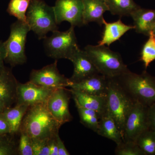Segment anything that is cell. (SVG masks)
Returning <instances> with one entry per match:
<instances>
[{
    "label": "cell",
    "mask_w": 155,
    "mask_h": 155,
    "mask_svg": "<svg viewBox=\"0 0 155 155\" xmlns=\"http://www.w3.org/2000/svg\"><path fill=\"white\" fill-rule=\"evenodd\" d=\"M61 127L48 109L47 103H42L28 107L19 131L31 139H50L59 134Z\"/></svg>",
    "instance_id": "6da1fadb"
},
{
    "label": "cell",
    "mask_w": 155,
    "mask_h": 155,
    "mask_svg": "<svg viewBox=\"0 0 155 155\" xmlns=\"http://www.w3.org/2000/svg\"><path fill=\"white\" fill-rule=\"evenodd\" d=\"M116 78L135 102L147 107L155 103V77L146 70L140 74L129 70Z\"/></svg>",
    "instance_id": "7a4b0ae2"
},
{
    "label": "cell",
    "mask_w": 155,
    "mask_h": 155,
    "mask_svg": "<svg viewBox=\"0 0 155 155\" xmlns=\"http://www.w3.org/2000/svg\"><path fill=\"white\" fill-rule=\"evenodd\" d=\"M100 74L109 78L119 77L129 71L118 52L106 45H87L84 49Z\"/></svg>",
    "instance_id": "3957f363"
},
{
    "label": "cell",
    "mask_w": 155,
    "mask_h": 155,
    "mask_svg": "<svg viewBox=\"0 0 155 155\" xmlns=\"http://www.w3.org/2000/svg\"><path fill=\"white\" fill-rule=\"evenodd\" d=\"M26 21L30 31H33L39 40L45 38L49 32L58 30L54 8L42 0H31Z\"/></svg>",
    "instance_id": "277c9868"
},
{
    "label": "cell",
    "mask_w": 155,
    "mask_h": 155,
    "mask_svg": "<svg viewBox=\"0 0 155 155\" xmlns=\"http://www.w3.org/2000/svg\"><path fill=\"white\" fill-rule=\"evenodd\" d=\"M107 97V110L122 136L125 120L136 102L116 78H109Z\"/></svg>",
    "instance_id": "5b68a950"
},
{
    "label": "cell",
    "mask_w": 155,
    "mask_h": 155,
    "mask_svg": "<svg viewBox=\"0 0 155 155\" xmlns=\"http://www.w3.org/2000/svg\"><path fill=\"white\" fill-rule=\"evenodd\" d=\"M74 28L71 26L66 31H55L51 36L44 39L45 51L48 57L56 60L66 59L70 61L80 49Z\"/></svg>",
    "instance_id": "8992f818"
},
{
    "label": "cell",
    "mask_w": 155,
    "mask_h": 155,
    "mask_svg": "<svg viewBox=\"0 0 155 155\" xmlns=\"http://www.w3.org/2000/svg\"><path fill=\"white\" fill-rule=\"evenodd\" d=\"M30 31L26 22L17 20L11 26L8 38L5 41L6 56L5 62L12 67L26 63L25 43L27 34Z\"/></svg>",
    "instance_id": "52a82bcc"
},
{
    "label": "cell",
    "mask_w": 155,
    "mask_h": 155,
    "mask_svg": "<svg viewBox=\"0 0 155 155\" xmlns=\"http://www.w3.org/2000/svg\"><path fill=\"white\" fill-rule=\"evenodd\" d=\"M148 109V107L136 102L125 121L123 141L135 142L139 136L149 128Z\"/></svg>",
    "instance_id": "ba28073f"
},
{
    "label": "cell",
    "mask_w": 155,
    "mask_h": 155,
    "mask_svg": "<svg viewBox=\"0 0 155 155\" xmlns=\"http://www.w3.org/2000/svg\"><path fill=\"white\" fill-rule=\"evenodd\" d=\"M57 60L53 64L41 69L32 70L29 81L36 85L56 89L69 87L72 82L69 78L61 74L57 67Z\"/></svg>",
    "instance_id": "9c48e42d"
},
{
    "label": "cell",
    "mask_w": 155,
    "mask_h": 155,
    "mask_svg": "<svg viewBox=\"0 0 155 155\" xmlns=\"http://www.w3.org/2000/svg\"><path fill=\"white\" fill-rule=\"evenodd\" d=\"M55 89L36 85L29 81L24 84L18 82L16 105L30 107L37 104L47 103Z\"/></svg>",
    "instance_id": "30bf717a"
},
{
    "label": "cell",
    "mask_w": 155,
    "mask_h": 155,
    "mask_svg": "<svg viewBox=\"0 0 155 155\" xmlns=\"http://www.w3.org/2000/svg\"><path fill=\"white\" fill-rule=\"evenodd\" d=\"M53 8L58 24L67 21L74 27L83 26L82 0H57Z\"/></svg>",
    "instance_id": "8fae6325"
},
{
    "label": "cell",
    "mask_w": 155,
    "mask_h": 155,
    "mask_svg": "<svg viewBox=\"0 0 155 155\" xmlns=\"http://www.w3.org/2000/svg\"><path fill=\"white\" fill-rule=\"evenodd\" d=\"M70 96L65 87L56 89L47 102L50 113L61 126L72 121L69 110Z\"/></svg>",
    "instance_id": "7c38bea8"
},
{
    "label": "cell",
    "mask_w": 155,
    "mask_h": 155,
    "mask_svg": "<svg viewBox=\"0 0 155 155\" xmlns=\"http://www.w3.org/2000/svg\"><path fill=\"white\" fill-rule=\"evenodd\" d=\"M70 61L74 65L73 74L69 78L72 83L78 82L99 73L84 50L79 49Z\"/></svg>",
    "instance_id": "4fadbf2b"
},
{
    "label": "cell",
    "mask_w": 155,
    "mask_h": 155,
    "mask_svg": "<svg viewBox=\"0 0 155 155\" xmlns=\"http://www.w3.org/2000/svg\"><path fill=\"white\" fill-rule=\"evenodd\" d=\"M109 78L101 74H95L77 82L71 84V89L87 94L107 96Z\"/></svg>",
    "instance_id": "5bb4252c"
},
{
    "label": "cell",
    "mask_w": 155,
    "mask_h": 155,
    "mask_svg": "<svg viewBox=\"0 0 155 155\" xmlns=\"http://www.w3.org/2000/svg\"><path fill=\"white\" fill-rule=\"evenodd\" d=\"M75 105L95 111L101 116L107 111V96L94 95L70 89Z\"/></svg>",
    "instance_id": "9a60e30c"
},
{
    "label": "cell",
    "mask_w": 155,
    "mask_h": 155,
    "mask_svg": "<svg viewBox=\"0 0 155 155\" xmlns=\"http://www.w3.org/2000/svg\"><path fill=\"white\" fill-rule=\"evenodd\" d=\"M83 4V23L87 25L95 22L100 26L104 20V14L109 11L105 0H82Z\"/></svg>",
    "instance_id": "2e32d148"
},
{
    "label": "cell",
    "mask_w": 155,
    "mask_h": 155,
    "mask_svg": "<svg viewBox=\"0 0 155 155\" xmlns=\"http://www.w3.org/2000/svg\"><path fill=\"white\" fill-rule=\"evenodd\" d=\"M18 82L11 70L4 67L0 72V100L11 106L16 101Z\"/></svg>",
    "instance_id": "e0dca14e"
},
{
    "label": "cell",
    "mask_w": 155,
    "mask_h": 155,
    "mask_svg": "<svg viewBox=\"0 0 155 155\" xmlns=\"http://www.w3.org/2000/svg\"><path fill=\"white\" fill-rule=\"evenodd\" d=\"M134 27L136 32L148 36L155 25V10L141 7L131 14Z\"/></svg>",
    "instance_id": "ac0fdd59"
},
{
    "label": "cell",
    "mask_w": 155,
    "mask_h": 155,
    "mask_svg": "<svg viewBox=\"0 0 155 155\" xmlns=\"http://www.w3.org/2000/svg\"><path fill=\"white\" fill-rule=\"evenodd\" d=\"M103 24L104 28L102 37L98 44L101 45H107L109 47L112 43L120 39L128 31L134 29L133 25L125 24L121 19L112 22H107L104 19Z\"/></svg>",
    "instance_id": "d6986e66"
},
{
    "label": "cell",
    "mask_w": 155,
    "mask_h": 155,
    "mask_svg": "<svg viewBox=\"0 0 155 155\" xmlns=\"http://www.w3.org/2000/svg\"><path fill=\"white\" fill-rule=\"evenodd\" d=\"M97 133L113 140L116 144L123 141L122 133L108 110L100 119Z\"/></svg>",
    "instance_id": "ffe728a7"
},
{
    "label": "cell",
    "mask_w": 155,
    "mask_h": 155,
    "mask_svg": "<svg viewBox=\"0 0 155 155\" xmlns=\"http://www.w3.org/2000/svg\"><path fill=\"white\" fill-rule=\"evenodd\" d=\"M28 107L26 106L16 105L14 107L7 108L1 113L8 124L10 135H14L19 131L22 120Z\"/></svg>",
    "instance_id": "44dd1931"
},
{
    "label": "cell",
    "mask_w": 155,
    "mask_h": 155,
    "mask_svg": "<svg viewBox=\"0 0 155 155\" xmlns=\"http://www.w3.org/2000/svg\"><path fill=\"white\" fill-rule=\"evenodd\" d=\"M109 11L113 15L120 17L130 16L137 9L140 8L134 0H105Z\"/></svg>",
    "instance_id": "7402d4cb"
},
{
    "label": "cell",
    "mask_w": 155,
    "mask_h": 155,
    "mask_svg": "<svg viewBox=\"0 0 155 155\" xmlns=\"http://www.w3.org/2000/svg\"><path fill=\"white\" fill-rule=\"evenodd\" d=\"M76 105L81 122L85 127L97 133L101 116L95 111Z\"/></svg>",
    "instance_id": "603a6c76"
},
{
    "label": "cell",
    "mask_w": 155,
    "mask_h": 155,
    "mask_svg": "<svg viewBox=\"0 0 155 155\" xmlns=\"http://www.w3.org/2000/svg\"><path fill=\"white\" fill-rule=\"evenodd\" d=\"M135 142L145 155H155V131L148 128L140 134Z\"/></svg>",
    "instance_id": "cb8c5ba5"
},
{
    "label": "cell",
    "mask_w": 155,
    "mask_h": 155,
    "mask_svg": "<svg viewBox=\"0 0 155 155\" xmlns=\"http://www.w3.org/2000/svg\"><path fill=\"white\" fill-rule=\"evenodd\" d=\"M31 0H11L7 12L17 20L26 22V14Z\"/></svg>",
    "instance_id": "d4e9b609"
},
{
    "label": "cell",
    "mask_w": 155,
    "mask_h": 155,
    "mask_svg": "<svg viewBox=\"0 0 155 155\" xmlns=\"http://www.w3.org/2000/svg\"><path fill=\"white\" fill-rule=\"evenodd\" d=\"M148 37L140 53V60L143 62L146 69L155 60V35L152 31Z\"/></svg>",
    "instance_id": "484cf974"
},
{
    "label": "cell",
    "mask_w": 155,
    "mask_h": 155,
    "mask_svg": "<svg viewBox=\"0 0 155 155\" xmlns=\"http://www.w3.org/2000/svg\"><path fill=\"white\" fill-rule=\"evenodd\" d=\"M115 153L117 155H145L133 141H123L117 144Z\"/></svg>",
    "instance_id": "4316f807"
},
{
    "label": "cell",
    "mask_w": 155,
    "mask_h": 155,
    "mask_svg": "<svg viewBox=\"0 0 155 155\" xmlns=\"http://www.w3.org/2000/svg\"><path fill=\"white\" fill-rule=\"evenodd\" d=\"M18 152L19 155H33L31 139L26 134L20 132Z\"/></svg>",
    "instance_id": "83f0119b"
},
{
    "label": "cell",
    "mask_w": 155,
    "mask_h": 155,
    "mask_svg": "<svg viewBox=\"0 0 155 155\" xmlns=\"http://www.w3.org/2000/svg\"><path fill=\"white\" fill-rule=\"evenodd\" d=\"M8 134H0V155H14L15 153L14 143Z\"/></svg>",
    "instance_id": "f1b7e54d"
},
{
    "label": "cell",
    "mask_w": 155,
    "mask_h": 155,
    "mask_svg": "<svg viewBox=\"0 0 155 155\" xmlns=\"http://www.w3.org/2000/svg\"><path fill=\"white\" fill-rule=\"evenodd\" d=\"M31 140L33 155H50L49 139Z\"/></svg>",
    "instance_id": "f546056e"
},
{
    "label": "cell",
    "mask_w": 155,
    "mask_h": 155,
    "mask_svg": "<svg viewBox=\"0 0 155 155\" xmlns=\"http://www.w3.org/2000/svg\"><path fill=\"white\" fill-rule=\"evenodd\" d=\"M149 128L155 131V103L148 109Z\"/></svg>",
    "instance_id": "4dcf8cb0"
},
{
    "label": "cell",
    "mask_w": 155,
    "mask_h": 155,
    "mask_svg": "<svg viewBox=\"0 0 155 155\" xmlns=\"http://www.w3.org/2000/svg\"><path fill=\"white\" fill-rule=\"evenodd\" d=\"M10 134V128L8 122L0 114V134Z\"/></svg>",
    "instance_id": "1f68e13d"
},
{
    "label": "cell",
    "mask_w": 155,
    "mask_h": 155,
    "mask_svg": "<svg viewBox=\"0 0 155 155\" xmlns=\"http://www.w3.org/2000/svg\"><path fill=\"white\" fill-rule=\"evenodd\" d=\"M56 137H57V143H58V155H70L64 143L61 139V137L59 136V134H57Z\"/></svg>",
    "instance_id": "d6a6232c"
},
{
    "label": "cell",
    "mask_w": 155,
    "mask_h": 155,
    "mask_svg": "<svg viewBox=\"0 0 155 155\" xmlns=\"http://www.w3.org/2000/svg\"><path fill=\"white\" fill-rule=\"evenodd\" d=\"M56 136L50 139L49 140L50 155H58V143Z\"/></svg>",
    "instance_id": "836d02e7"
},
{
    "label": "cell",
    "mask_w": 155,
    "mask_h": 155,
    "mask_svg": "<svg viewBox=\"0 0 155 155\" xmlns=\"http://www.w3.org/2000/svg\"><path fill=\"white\" fill-rule=\"evenodd\" d=\"M6 56L5 47V42L0 41V72L4 67V62L5 61Z\"/></svg>",
    "instance_id": "e575fe53"
},
{
    "label": "cell",
    "mask_w": 155,
    "mask_h": 155,
    "mask_svg": "<svg viewBox=\"0 0 155 155\" xmlns=\"http://www.w3.org/2000/svg\"><path fill=\"white\" fill-rule=\"evenodd\" d=\"M11 107V106L9 105L7 103L0 100V114L3 113L7 108Z\"/></svg>",
    "instance_id": "d590c367"
},
{
    "label": "cell",
    "mask_w": 155,
    "mask_h": 155,
    "mask_svg": "<svg viewBox=\"0 0 155 155\" xmlns=\"http://www.w3.org/2000/svg\"><path fill=\"white\" fill-rule=\"evenodd\" d=\"M152 31L155 35V25H154V26L153 28Z\"/></svg>",
    "instance_id": "8d00e7d4"
}]
</instances>
